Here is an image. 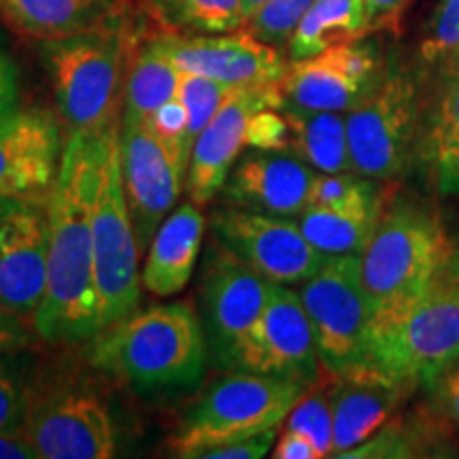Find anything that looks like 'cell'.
<instances>
[{"instance_id": "1", "label": "cell", "mask_w": 459, "mask_h": 459, "mask_svg": "<svg viewBox=\"0 0 459 459\" xmlns=\"http://www.w3.org/2000/svg\"><path fill=\"white\" fill-rule=\"evenodd\" d=\"M99 136L73 132L48 196V287L32 328L48 342H83L102 332L94 277V211Z\"/></svg>"}, {"instance_id": "2", "label": "cell", "mask_w": 459, "mask_h": 459, "mask_svg": "<svg viewBox=\"0 0 459 459\" xmlns=\"http://www.w3.org/2000/svg\"><path fill=\"white\" fill-rule=\"evenodd\" d=\"M206 358L203 324L189 302L132 313L102 330L90 351L96 368L141 394L196 385Z\"/></svg>"}, {"instance_id": "3", "label": "cell", "mask_w": 459, "mask_h": 459, "mask_svg": "<svg viewBox=\"0 0 459 459\" xmlns=\"http://www.w3.org/2000/svg\"><path fill=\"white\" fill-rule=\"evenodd\" d=\"M455 249L434 206L411 198L383 206L375 232L359 254L372 321H387L411 307Z\"/></svg>"}, {"instance_id": "4", "label": "cell", "mask_w": 459, "mask_h": 459, "mask_svg": "<svg viewBox=\"0 0 459 459\" xmlns=\"http://www.w3.org/2000/svg\"><path fill=\"white\" fill-rule=\"evenodd\" d=\"M370 364L409 392L434 389L459 364V247L411 307L387 321H372Z\"/></svg>"}, {"instance_id": "5", "label": "cell", "mask_w": 459, "mask_h": 459, "mask_svg": "<svg viewBox=\"0 0 459 459\" xmlns=\"http://www.w3.org/2000/svg\"><path fill=\"white\" fill-rule=\"evenodd\" d=\"M56 107L68 130L99 136L117 122L124 100L128 37L113 20L41 41Z\"/></svg>"}, {"instance_id": "6", "label": "cell", "mask_w": 459, "mask_h": 459, "mask_svg": "<svg viewBox=\"0 0 459 459\" xmlns=\"http://www.w3.org/2000/svg\"><path fill=\"white\" fill-rule=\"evenodd\" d=\"M308 387L294 378L230 370L187 412L170 438L172 455L198 459L211 446L281 428Z\"/></svg>"}, {"instance_id": "7", "label": "cell", "mask_w": 459, "mask_h": 459, "mask_svg": "<svg viewBox=\"0 0 459 459\" xmlns=\"http://www.w3.org/2000/svg\"><path fill=\"white\" fill-rule=\"evenodd\" d=\"M94 277L100 300V325L117 324L136 311L141 298L139 243L126 203L119 160V126L99 134V177L94 211Z\"/></svg>"}, {"instance_id": "8", "label": "cell", "mask_w": 459, "mask_h": 459, "mask_svg": "<svg viewBox=\"0 0 459 459\" xmlns=\"http://www.w3.org/2000/svg\"><path fill=\"white\" fill-rule=\"evenodd\" d=\"M298 294L313 325L324 375L372 366V302L361 281L359 254L330 255Z\"/></svg>"}, {"instance_id": "9", "label": "cell", "mask_w": 459, "mask_h": 459, "mask_svg": "<svg viewBox=\"0 0 459 459\" xmlns=\"http://www.w3.org/2000/svg\"><path fill=\"white\" fill-rule=\"evenodd\" d=\"M419 134L415 79L394 62L387 65L378 88L347 113L351 170L377 181L400 179L417 162Z\"/></svg>"}, {"instance_id": "10", "label": "cell", "mask_w": 459, "mask_h": 459, "mask_svg": "<svg viewBox=\"0 0 459 459\" xmlns=\"http://www.w3.org/2000/svg\"><path fill=\"white\" fill-rule=\"evenodd\" d=\"M211 234L251 271L277 285H302L330 257L308 243L296 217L226 204L211 215Z\"/></svg>"}, {"instance_id": "11", "label": "cell", "mask_w": 459, "mask_h": 459, "mask_svg": "<svg viewBox=\"0 0 459 459\" xmlns=\"http://www.w3.org/2000/svg\"><path fill=\"white\" fill-rule=\"evenodd\" d=\"M271 283L211 240L200 279V324L213 366L230 372L243 336L260 317Z\"/></svg>"}, {"instance_id": "12", "label": "cell", "mask_w": 459, "mask_h": 459, "mask_svg": "<svg viewBox=\"0 0 459 459\" xmlns=\"http://www.w3.org/2000/svg\"><path fill=\"white\" fill-rule=\"evenodd\" d=\"M232 370L294 378L315 385L321 364L313 325L298 291L271 283L260 317L243 336Z\"/></svg>"}, {"instance_id": "13", "label": "cell", "mask_w": 459, "mask_h": 459, "mask_svg": "<svg viewBox=\"0 0 459 459\" xmlns=\"http://www.w3.org/2000/svg\"><path fill=\"white\" fill-rule=\"evenodd\" d=\"M24 432L39 459H111L117 453L111 411L82 389L28 394Z\"/></svg>"}, {"instance_id": "14", "label": "cell", "mask_w": 459, "mask_h": 459, "mask_svg": "<svg viewBox=\"0 0 459 459\" xmlns=\"http://www.w3.org/2000/svg\"><path fill=\"white\" fill-rule=\"evenodd\" d=\"M385 68L378 43L361 37L304 60H290L281 94L283 102L296 107L349 113L378 88Z\"/></svg>"}, {"instance_id": "15", "label": "cell", "mask_w": 459, "mask_h": 459, "mask_svg": "<svg viewBox=\"0 0 459 459\" xmlns=\"http://www.w3.org/2000/svg\"><path fill=\"white\" fill-rule=\"evenodd\" d=\"M48 196L0 198V302L30 325L48 287Z\"/></svg>"}, {"instance_id": "16", "label": "cell", "mask_w": 459, "mask_h": 459, "mask_svg": "<svg viewBox=\"0 0 459 459\" xmlns=\"http://www.w3.org/2000/svg\"><path fill=\"white\" fill-rule=\"evenodd\" d=\"M119 160L136 243L145 255L160 223L175 209L187 172L145 122L119 126Z\"/></svg>"}, {"instance_id": "17", "label": "cell", "mask_w": 459, "mask_h": 459, "mask_svg": "<svg viewBox=\"0 0 459 459\" xmlns=\"http://www.w3.org/2000/svg\"><path fill=\"white\" fill-rule=\"evenodd\" d=\"M160 49L181 73L203 74L228 88L281 85L287 62L274 45L247 28L221 34H153Z\"/></svg>"}, {"instance_id": "18", "label": "cell", "mask_w": 459, "mask_h": 459, "mask_svg": "<svg viewBox=\"0 0 459 459\" xmlns=\"http://www.w3.org/2000/svg\"><path fill=\"white\" fill-rule=\"evenodd\" d=\"M283 107L281 85L232 88L220 111L194 141L187 166V196L194 204L206 206L226 186L230 172L247 147L251 117L264 108Z\"/></svg>"}, {"instance_id": "19", "label": "cell", "mask_w": 459, "mask_h": 459, "mask_svg": "<svg viewBox=\"0 0 459 459\" xmlns=\"http://www.w3.org/2000/svg\"><path fill=\"white\" fill-rule=\"evenodd\" d=\"M57 119L41 108L0 115V198L48 196L62 162Z\"/></svg>"}, {"instance_id": "20", "label": "cell", "mask_w": 459, "mask_h": 459, "mask_svg": "<svg viewBox=\"0 0 459 459\" xmlns=\"http://www.w3.org/2000/svg\"><path fill=\"white\" fill-rule=\"evenodd\" d=\"M317 170L283 152L245 153L220 192L223 204L255 213L298 217L308 206Z\"/></svg>"}, {"instance_id": "21", "label": "cell", "mask_w": 459, "mask_h": 459, "mask_svg": "<svg viewBox=\"0 0 459 459\" xmlns=\"http://www.w3.org/2000/svg\"><path fill=\"white\" fill-rule=\"evenodd\" d=\"M332 412H334V443L330 457H342L368 440L385 426L398 404L409 394L395 378L377 366L328 375Z\"/></svg>"}, {"instance_id": "22", "label": "cell", "mask_w": 459, "mask_h": 459, "mask_svg": "<svg viewBox=\"0 0 459 459\" xmlns=\"http://www.w3.org/2000/svg\"><path fill=\"white\" fill-rule=\"evenodd\" d=\"M206 220L198 204L183 203L160 223L145 254L141 285L158 298L177 296L196 271Z\"/></svg>"}, {"instance_id": "23", "label": "cell", "mask_w": 459, "mask_h": 459, "mask_svg": "<svg viewBox=\"0 0 459 459\" xmlns=\"http://www.w3.org/2000/svg\"><path fill=\"white\" fill-rule=\"evenodd\" d=\"M417 164L434 192L459 194V74L449 79L421 126Z\"/></svg>"}, {"instance_id": "24", "label": "cell", "mask_w": 459, "mask_h": 459, "mask_svg": "<svg viewBox=\"0 0 459 459\" xmlns=\"http://www.w3.org/2000/svg\"><path fill=\"white\" fill-rule=\"evenodd\" d=\"M290 139V156L302 160L317 172H344L351 170L347 141V113L315 111L283 102L281 107Z\"/></svg>"}, {"instance_id": "25", "label": "cell", "mask_w": 459, "mask_h": 459, "mask_svg": "<svg viewBox=\"0 0 459 459\" xmlns=\"http://www.w3.org/2000/svg\"><path fill=\"white\" fill-rule=\"evenodd\" d=\"M383 213V198L338 206L308 204L296 217L304 237L325 255L361 254Z\"/></svg>"}, {"instance_id": "26", "label": "cell", "mask_w": 459, "mask_h": 459, "mask_svg": "<svg viewBox=\"0 0 459 459\" xmlns=\"http://www.w3.org/2000/svg\"><path fill=\"white\" fill-rule=\"evenodd\" d=\"M0 17L22 37L51 41L111 20L102 0H0Z\"/></svg>"}, {"instance_id": "27", "label": "cell", "mask_w": 459, "mask_h": 459, "mask_svg": "<svg viewBox=\"0 0 459 459\" xmlns=\"http://www.w3.org/2000/svg\"><path fill=\"white\" fill-rule=\"evenodd\" d=\"M368 30L364 0H317L287 41L290 60H304L336 45L358 41Z\"/></svg>"}, {"instance_id": "28", "label": "cell", "mask_w": 459, "mask_h": 459, "mask_svg": "<svg viewBox=\"0 0 459 459\" xmlns=\"http://www.w3.org/2000/svg\"><path fill=\"white\" fill-rule=\"evenodd\" d=\"M179 79L181 71L160 49L156 39H147L134 51L126 73L122 122H145L153 111L175 99Z\"/></svg>"}, {"instance_id": "29", "label": "cell", "mask_w": 459, "mask_h": 459, "mask_svg": "<svg viewBox=\"0 0 459 459\" xmlns=\"http://www.w3.org/2000/svg\"><path fill=\"white\" fill-rule=\"evenodd\" d=\"M143 9L162 32L221 34L247 24L243 0H145Z\"/></svg>"}, {"instance_id": "30", "label": "cell", "mask_w": 459, "mask_h": 459, "mask_svg": "<svg viewBox=\"0 0 459 459\" xmlns=\"http://www.w3.org/2000/svg\"><path fill=\"white\" fill-rule=\"evenodd\" d=\"M436 434L432 429H423L419 423L387 421L368 440L353 446L341 459H404L428 455Z\"/></svg>"}, {"instance_id": "31", "label": "cell", "mask_w": 459, "mask_h": 459, "mask_svg": "<svg viewBox=\"0 0 459 459\" xmlns=\"http://www.w3.org/2000/svg\"><path fill=\"white\" fill-rule=\"evenodd\" d=\"M285 429L307 434L324 457L332 455L334 443V412H332V398L328 383L325 385L308 387V392L298 400V404L285 417Z\"/></svg>"}, {"instance_id": "32", "label": "cell", "mask_w": 459, "mask_h": 459, "mask_svg": "<svg viewBox=\"0 0 459 459\" xmlns=\"http://www.w3.org/2000/svg\"><path fill=\"white\" fill-rule=\"evenodd\" d=\"M228 85L213 79L203 77V74L181 73L179 88H177V96L183 102L187 111V141L189 147H194V141L209 126L215 113L220 111L223 100L230 94Z\"/></svg>"}, {"instance_id": "33", "label": "cell", "mask_w": 459, "mask_h": 459, "mask_svg": "<svg viewBox=\"0 0 459 459\" xmlns=\"http://www.w3.org/2000/svg\"><path fill=\"white\" fill-rule=\"evenodd\" d=\"M317 0H268L266 4H262V9L247 22V30L254 32L262 41L281 48L290 41L291 32L298 26V22L302 20V15Z\"/></svg>"}, {"instance_id": "34", "label": "cell", "mask_w": 459, "mask_h": 459, "mask_svg": "<svg viewBox=\"0 0 459 459\" xmlns=\"http://www.w3.org/2000/svg\"><path fill=\"white\" fill-rule=\"evenodd\" d=\"M455 49H459V0H443L419 56L428 66H436L445 65Z\"/></svg>"}, {"instance_id": "35", "label": "cell", "mask_w": 459, "mask_h": 459, "mask_svg": "<svg viewBox=\"0 0 459 459\" xmlns=\"http://www.w3.org/2000/svg\"><path fill=\"white\" fill-rule=\"evenodd\" d=\"M153 134L175 153L183 169L187 172L192 147L187 141V111L179 100V96L166 102L145 119Z\"/></svg>"}, {"instance_id": "36", "label": "cell", "mask_w": 459, "mask_h": 459, "mask_svg": "<svg viewBox=\"0 0 459 459\" xmlns=\"http://www.w3.org/2000/svg\"><path fill=\"white\" fill-rule=\"evenodd\" d=\"M287 139H290V128L281 108H264L251 117L249 130H247V147L285 153Z\"/></svg>"}, {"instance_id": "37", "label": "cell", "mask_w": 459, "mask_h": 459, "mask_svg": "<svg viewBox=\"0 0 459 459\" xmlns=\"http://www.w3.org/2000/svg\"><path fill=\"white\" fill-rule=\"evenodd\" d=\"M28 392L0 366V434L24 429Z\"/></svg>"}, {"instance_id": "38", "label": "cell", "mask_w": 459, "mask_h": 459, "mask_svg": "<svg viewBox=\"0 0 459 459\" xmlns=\"http://www.w3.org/2000/svg\"><path fill=\"white\" fill-rule=\"evenodd\" d=\"M279 428L266 429V432L245 436V438L230 440V443L211 446V449L203 451L198 459H260L266 457L273 451L274 443H277Z\"/></svg>"}, {"instance_id": "39", "label": "cell", "mask_w": 459, "mask_h": 459, "mask_svg": "<svg viewBox=\"0 0 459 459\" xmlns=\"http://www.w3.org/2000/svg\"><path fill=\"white\" fill-rule=\"evenodd\" d=\"M37 332L26 319L15 315L9 307L0 302V358L24 351L32 344Z\"/></svg>"}, {"instance_id": "40", "label": "cell", "mask_w": 459, "mask_h": 459, "mask_svg": "<svg viewBox=\"0 0 459 459\" xmlns=\"http://www.w3.org/2000/svg\"><path fill=\"white\" fill-rule=\"evenodd\" d=\"M271 455L274 459H319L324 457V453L307 434L283 429V434L279 436V440L273 446Z\"/></svg>"}, {"instance_id": "41", "label": "cell", "mask_w": 459, "mask_h": 459, "mask_svg": "<svg viewBox=\"0 0 459 459\" xmlns=\"http://www.w3.org/2000/svg\"><path fill=\"white\" fill-rule=\"evenodd\" d=\"M0 459H39V453L24 429H17L0 434Z\"/></svg>"}, {"instance_id": "42", "label": "cell", "mask_w": 459, "mask_h": 459, "mask_svg": "<svg viewBox=\"0 0 459 459\" xmlns=\"http://www.w3.org/2000/svg\"><path fill=\"white\" fill-rule=\"evenodd\" d=\"M438 389V400L443 404L446 417L459 423V364L446 372V375L436 383Z\"/></svg>"}, {"instance_id": "43", "label": "cell", "mask_w": 459, "mask_h": 459, "mask_svg": "<svg viewBox=\"0 0 459 459\" xmlns=\"http://www.w3.org/2000/svg\"><path fill=\"white\" fill-rule=\"evenodd\" d=\"M366 13H368V26L372 28H387L394 24V20L404 7L406 0H364Z\"/></svg>"}, {"instance_id": "44", "label": "cell", "mask_w": 459, "mask_h": 459, "mask_svg": "<svg viewBox=\"0 0 459 459\" xmlns=\"http://www.w3.org/2000/svg\"><path fill=\"white\" fill-rule=\"evenodd\" d=\"M0 105H17V71L13 60L0 48Z\"/></svg>"}, {"instance_id": "45", "label": "cell", "mask_w": 459, "mask_h": 459, "mask_svg": "<svg viewBox=\"0 0 459 459\" xmlns=\"http://www.w3.org/2000/svg\"><path fill=\"white\" fill-rule=\"evenodd\" d=\"M143 3H145V0H102L107 15L111 17V20L122 17L126 11H130L132 7H139V4L143 7Z\"/></svg>"}, {"instance_id": "46", "label": "cell", "mask_w": 459, "mask_h": 459, "mask_svg": "<svg viewBox=\"0 0 459 459\" xmlns=\"http://www.w3.org/2000/svg\"><path fill=\"white\" fill-rule=\"evenodd\" d=\"M443 66H445L446 77H449V79L457 77V74H459V49H455L449 57H446V62Z\"/></svg>"}, {"instance_id": "47", "label": "cell", "mask_w": 459, "mask_h": 459, "mask_svg": "<svg viewBox=\"0 0 459 459\" xmlns=\"http://www.w3.org/2000/svg\"><path fill=\"white\" fill-rule=\"evenodd\" d=\"M245 3V15H247V22L251 20V17H254L257 11L262 9V4H266L268 0H243ZM247 26V24H245Z\"/></svg>"}, {"instance_id": "48", "label": "cell", "mask_w": 459, "mask_h": 459, "mask_svg": "<svg viewBox=\"0 0 459 459\" xmlns=\"http://www.w3.org/2000/svg\"><path fill=\"white\" fill-rule=\"evenodd\" d=\"M17 107V105H15ZM15 107H11V105H0V115H4L7 111H11V108H15Z\"/></svg>"}]
</instances>
